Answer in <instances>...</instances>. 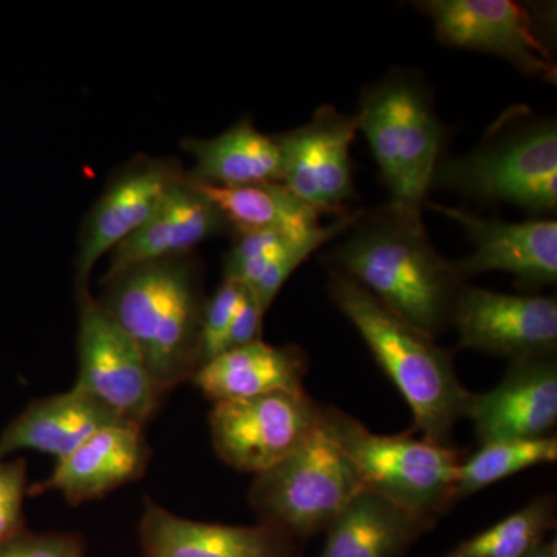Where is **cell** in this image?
Wrapping results in <instances>:
<instances>
[{
	"label": "cell",
	"mask_w": 557,
	"mask_h": 557,
	"mask_svg": "<svg viewBox=\"0 0 557 557\" xmlns=\"http://www.w3.org/2000/svg\"><path fill=\"white\" fill-rule=\"evenodd\" d=\"M329 260L330 269L354 278L432 338L449 327L465 287L456 263L443 258L429 240L423 219L392 205L362 209L343 240L329 252Z\"/></svg>",
	"instance_id": "6da1fadb"
},
{
	"label": "cell",
	"mask_w": 557,
	"mask_h": 557,
	"mask_svg": "<svg viewBox=\"0 0 557 557\" xmlns=\"http://www.w3.org/2000/svg\"><path fill=\"white\" fill-rule=\"evenodd\" d=\"M327 288L405 397L423 438L448 446L474 395L458 380L449 351L341 271L330 269Z\"/></svg>",
	"instance_id": "7a4b0ae2"
},
{
	"label": "cell",
	"mask_w": 557,
	"mask_h": 557,
	"mask_svg": "<svg viewBox=\"0 0 557 557\" xmlns=\"http://www.w3.org/2000/svg\"><path fill=\"white\" fill-rule=\"evenodd\" d=\"M101 306L134 341L161 394L199 369L205 300L199 267L188 258L141 263L104 277Z\"/></svg>",
	"instance_id": "3957f363"
},
{
	"label": "cell",
	"mask_w": 557,
	"mask_h": 557,
	"mask_svg": "<svg viewBox=\"0 0 557 557\" xmlns=\"http://www.w3.org/2000/svg\"><path fill=\"white\" fill-rule=\"evenodd\" d=\"M355 116L391 194L388 205L423 218L445 138L426 83L394 70L366 87Z\"/></svg>",
	"instance_id": "277c9868"
},
{
	"label": "cell",
	"mask_w": 557,
	"mask_h": 557,
	"mask_svg": "<svg viewBox=\"0 0 557 557\" xmlns=\"http://www.w3.org/2000/svg\"><path fill=\"white\" fill-rule=\"evenodd\" d=\"M432 188L552 214L557 208L556 121L511 110L478 148L440 161Z\"/></svg>",
	"instance_id": "5b68a950"
},
{
	"label": "cell",
	"mask_w": 557,
	"mask_h": 557,
	"mask_svg": "<svg viewBox=\"0 0 557 557\" xmlns=\"http://www.w3.org/2000/svg\"><path fill=\"white\" fill-rule=\"evenodd\" d=\"M322 428L351 461L361 485L416 518L431 520L456 500L460 454L408 435H379L338 409H322Z\"/></svg>",
	"instance_id": "8992f818"
},
{
	"label": "cell",
	"mask_w": 557,
	"mask_h": 557,
	"mask_svg": "<svg viewBox=\"0 0 557 557\" xmlns=\"http://www.w3.org/2000/svg\"><path fill=\"white\" fill-rule=\"evenodd\" d=\"M362 490L357 469L321 426L292 456L256 475L249 498L260 523L309 539L327 530Z\"/></svg>",
	"instance_id": "52a82bcc"
},
{
	"label": "cell",
	"mask_w": 557,
	"mask_h": 557,
	"mask_svg": "<svg viewBox=\"0 0 557 557\" xmlns=\"http://www.w3.org/2000/svg\"><path fill=\"white\" fill-rule=\"evenodd\" d=\"M434 25L440 42L493 54L530 78L556 84L552 11L512 0H421L413 3Z\"/></svg>",
	"instance_id": "ba28073f"
},
{
	"label": "cell",
	"mask_w": 557,
	"mask_h": 557,
	"mask_svg": "<svg viewBox=\"0 0 557 557\" xmlns=\"http://www.w3.org/2000/svg\"><path fill=\"white\" fill-rule=\"evenodd\" d=\"M212 445L230 467L259 475L292 456L322 426V409L306 392L214 403Z\"/></svg>",
	"instance_id": "9c48e42d"
},
{
	"label": "cell",
	"mask_w": 557,
	"mask_h": 557,
	"mask_svg": "<svg viewBox=\"0 0 557 557\" xmlns=\"http://www.w3.org/2000/svg\"><path fill=\"white\" fill-rule=\"evenodd\" d=\"M78 380L75 386L141 428L156 412L161 392L134 341L89 292L78 295Z\"/></svg>",
	"instance_id": "30bf717a"
},
{
	"label": "cell",
	"mask_w": 557,
	"mask_h": 557,
	"mask_svg": "<svg viewBox=\"0 0 557 557\" xmlns=\"http://www.w3.org/2000/svg\"><path fill=\"white\" fill-rule=\"evenodd\" d=\"M357 134V116L325 104L302 126L276 135L282 185L321 215L346 214L357 197L350 157Z\"/></svg>",
	"instance_id": "8fae6325"
},
{
	"label": "cell",
	"mask_w": 557,
	"mask_h": 557,
	"mask_svg": "<svg viewBox=\"0 0 557 557\" xmlns=\"http://www.w3.org/2000/svg\"><path fill=\"white\" fill-rule=\"evenodd\" d=\"M458 347L496 357H555L557 302L536 295H509L480 287L461 288L450 314Z\"/></svg>",
	"instance_id": "7c38bea8"
},
{
	"label": "cell",
	"mask_w": 557,
	"mask_h": 557,
	"mask_svg": "<svg viewBox=\"0 0 557 557\" xmlns=\"http://www.w3.org/2000/svg\"><path fill=\"white\" fill-rule=\"evenodd\" d=\"M185 175L177 160L150 157H138L116 172L84 220L75 263L78 295L87 292L98 260L134 234Z\"/></svg>",
	"instance_id": "4fadbf2b"
},
{
	"label": "cell",
	"mask_w": 557,
	"mask_h": 557,
	"mask_svg": "<svg viewBox=\"0 0 557 557\" xmlns=\"http://www.w3.org/2000/svg\"><path fill=\"white\" fill-rule=\"evenodd\" d=\"M426 208L457 222L471 242V256L456 263L461 277L504 271L525 287H545L557 281V222L531 219L505 222L483 219L465 209L428 201Z\"/></svg>",
	"instance_id": "5bb4252c"
},
{
	"label": "cell",
	"mask_w": 557,
	"mask_h": 557,
	"mask_svg": "<svg viewBox=\"0 0 557 557\" xmlns=\"http://www.w3.org/2000/svg\"><path fill=\"white\" fill-rule=\"evenodd\" d=\"M468 417L482 445L548 437L557 421L555 357L512 361L496 387L472 395Z\"/></svg>",
	"instance_id": "9a60e30c"
},
{
	"label": "cell",
	"mask_w": 557,
	"mask_h": 557,
	"mask_svg": "<svg viewBox=\"0 0 557 557\" xmlns=\"http://www.w3.org/2000/svg\"><path fill=\"white\" fill-rule=\"evenodd\" d=\"M228 228L220 209L185 175L161 197L150 218L113 249L106 277L141 263L188 256Z\"/></svg>",
	"instance_id": "2e32d148"
},
{
	"label": "cell",
	"mask_w": 557,
	"mask_h": 557,
	"mask_svg": "<svg viewBox=\"0 0 557 557\" xmlns=\"http://www.w3.org/2000/svg\"><path fill=\"white\" fill-rule=\"evenodd\" d=\"M139 541L143 557H295V539L276 528L196 522L146 502Z\"/></svg>",
	"instance_id": "e0dca14e"
},
{
	"label": "cell",
	"mask_w": 557,
	"mask_h": 557,
	"mask_svg": "<svg viewBox=\"0 0 557 557\" xmlns=\"http://www.w3.org/2000/svg\"><path fill=\"white\" fill-rule=\"evenodd\" d=\"M149 456L141 428L112 424L57 461L53 474L36 491H58L73 505L97 500L141 478Z\"/></svg>",
	"instance_id": "ac0fdd59"
},
{
	"label": "cell",
	"mask_w": 557,
	"mask_h": 557,
	"mask_svg": "<svg viewBox=\"0 0 557 557\" xmlns=\"http://www.w3.org/2000/svg\"><path fill=\"white\" fill-rule=\"evenodd\" d=\"M116 423L127 421L73 387L32 403L14 418L0 435V460L20 450H38L60 461L91 435Z\"/></svg>",
	"instance_id": "d6986e66"
},
{
	"label": "cell",
	"mask_w": 557,
	"mask_h": 557,
	"mask_svg": "<svg viewBox=\"0 0 557 557\" xmlns=\"http://www.w3.org/2000/svg\"><path fill=\"white\" fill-rule=\"evenodd\" d=\"M307 358L295 346L274 347L262 339L223 351L194 373V384L212 403L304 392Z\"/></svg>",
	"instance_id": "ffe728a7"
},
{
	"label": "cell",
	"mask_w": 557,
	"mask_h": 557,
	"mask_svg": "<svg viewBox=\"0 0 557 557\" xmlns=\"http://www.w3.org/2000/svg\"><path fill=\"white\" fill-rule=\"evenodd\" d=\"M429 527L431 520L362 490L325 530L319 557H403Z\"/></svg>",
	"instance_id": "44dd1931"
},
{
	"label": "cell",
	"mask_w": 557,
	"mask_h": 557,
	"mask_svg": "<svg viewBox=\"0 0 557 557\" xmlns=\"http://www.w3.org/2000/svg\"><path fill=\"white\" fill-rule=\"evenodd\" d=\"M182 148L194 159V182L212 186L281 183L282 156L276 135L260 132L249 119L212 138H186Z\"/></svg>",
	"instance_id": "7402d4cb"
},
{
	"label": "cell",
	"mask_w": 557,
	"mask_h": 557,
	"mask_svg": "<svg viewBox=\"0 0 557 557\" xmlns=\"http://www.w3.org/2000/svg\"><path fill=\"white\" fill-rule=\"evenodd\" d=\"M190 183L220 209L230 228L236 233L274 231L300 234L321 225V214L317 209L309 207L282 183H258L231 188L205 185L194 180Z\"/></svg>",
	"instance_id": "603a6c76"
},
{
	"label": "cell",
	"mask_w": 557,
	"mask_h": 557,
	"mask_svg": "<svg viewBox=\"0 0 557 557\" xmlns=\"http://www.w3.org/2000/svg\"><path fill=\"white\" fill-rule=\"evenodd\" d=\"M555 520V500L541 496L443 557H527L547 541Z\"/></svg>",
	"instance_id": "cb8c5ba5"
},
{
	"label": "cell",
	"mask_w": 557,
	"mask_h": 557,
	"mask_svg": "<svg viewBox=\"0 0 557 557\" xmlns=\"http://www.w3.org/2000/svg\"><path fill=\"white\" fill-rule=\"evenodd\" d=\"M556 460L557 440L552 435L485 443L474 456L458 465L456 498L471 496L509 475L539 465L555 463Z\"/></svg>",
	"instance_id": "d4e9b609"
},
{
	"label": "cell",
	"mask_w": 557,
	"mask_h": 557,
	"mask_svg": "<svg viewBox=\"0 0 557 557\" xmlns=\"http://www.w3.org/2000/svg\"><path fill=\"white\" fill-rule=\"evenodd\" d=\"M300 234L274 233V231L236 233L233 248L225 258V277L223 278H230L247 288L255 287L270 269L271 263L282 256V252Z\"/></svg>",
	"instance_id": "484cf974"
},
{
	"label": "cell",
	"mask_w": 557,
	"mask_h": 557,
	"mask_svg": "<svg viewBox=\"0 0 557 557\" xmlns=\"http://www.w3.org/2000/svg\"><path fill=\"white\" fill-rule=\"evenodd\" d=\"M244 293V285L223 278L214 296L205 302L199 339V369L222 354L231 322L236 317Z\"/></svg>",
	"instance_id": "4316f807"
},
{
	"label": "cell",
	"mask_w": 557,
	"mask_h": 557,
	"mask_svg": "<svg viewBox=\"0 0 557 557\" xmlns=\"http://www.w3.org/2000/svg\"><path fill=\"white\" fill-rule=\"evenodd\" d=\"M27 463L24 458L0 460V544L24 531Z\"/></svg>",
	"instance_id": "83f0119b"
},
{
	"label": "cell",
	"mask_w": 557,
	"mask_h": 557,
	"mask_svg": "<svg viewBox=\"0 0 557 557\" xmlns=\"http://www.w3.org/2000/svg\"><path fill=\"white\" fill-rule=\"evenodd\" d=\"M0 557H83V545L73 534L22 531L0 544Z\"/></svg>",
	"instance_id": "f1b7e54d"
},
{
	"label": "cell",
	"mask_w": 557,
	"mask_h": 557,
	"mask_svg": "<svg viewBox=\"0 0 557 557\" xmlns=\"http://www.w3.org/2000/svg\"><path fill=\"white\" fill-rule=\"evenodd\" d=\"M265 313V309L260 306L255 293L245 287L244 298L240 300L236 317H234L233 322H231L223 351L234 350V348L248 346V344L260 341Z\"/></svg>",
	"instance_id": "f546056e"
},
{
	"label": "cell",
	"mask_w": 557,
	"mask_h": 557,
	"mask_svg": "<svg viewBox=\"0 0 557 557\" xmlns=\"http://www.w3.org/2000/svg\"><path fill=\"white\" fill-rule=\"evenodd\" d=\"M527 557H557V542L556 539L553 541H545L537 549H534L531 555Z\"/></svg>",
	"instance_id": "4dcf8cb0"
}]
</instances>
